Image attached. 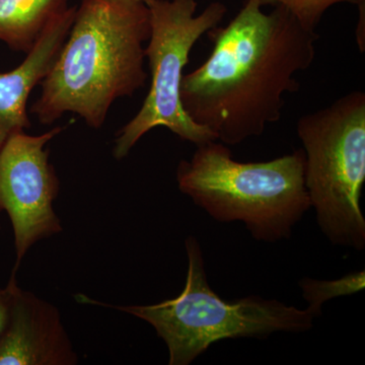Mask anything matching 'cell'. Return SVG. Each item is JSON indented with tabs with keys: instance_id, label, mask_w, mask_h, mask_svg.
<instances>
[{
	"instance_id": "1",
	"label": "cell",
	"mask_w": 365,
	"mask_h": 365,
	"mask_svg": "<svg viewBox=\"0 0 365 365\" xmlns=\"http://www.w3.org/2000/svg\"><path fill=\"white\" fill-rule=\"evenodd\" d=\"M263 7L245 0L227 25L209 31L210 55L182 78L185 111L225 145L260 136L279 121L285 96L299 90L297 74L316 58L317 31L283 7Z\"/></svg>"
},
{
	"instance_id": "2",
	"label": "cell",
	"mask_w": 365,
	"mask_h": 365,
	"mask_svg": "<svg viewBox=\"0 0 365 365\" xmlns=\"http://www.w3.org/2000/svg\"><path fill=\"white\" fill-rule=\"evenodd\" d=\"M150 35L144 4L83 0L31 113L43 125L73 113L101 128L117 98L145 85L144 44Z\"/></svg>"
},
{
	"instance_id": "3",
	"label": "cell",
	"mask_w": 365,
	"mask_h": 365,
	"mask_svg": "<svg viewBox=\"0 0 365 365\" xmlns=\"http://www.w3.org/2000/svg\"><path fill=\"white\" fill-rule=\"evenodd\" d=\"M304 163L302 148L268 162H237L227 145L212 140L180 162L177 182L213 220L242 222L256 241L276 242L289 239L311 208Z\"/></svg>"
},
{
	"instance_id": "4",
	"label": "cell",
	"mask_w": 365,
	"mask_h": 365,
	"mask_svg": "<svg viewBox=\"0 0 365 365\" xmlns=\"http://www.w3.org/2000/svg\"><path fill=\"white\" fill-rule=\"evenodd\" d=\"M188 271L184 290L172 299L148 306H119L76 295L81 304L118 309L143 319L155 329L169 350L170 365H188L218 341L237 338L265 339L275 333H304L314 327L309 309L276 299L250 295L225 300L209 285L198 240L185 242Z\"/></svg>"
},
{
	"instance_id": "5",
	"label": "cell",
	"mask_w": 365,
	"mask_h": 365,
	"mask_svg": "<svg viewBox=\"0 0 365 365\" xmlns=\"http://www.w3.org/2000/svg\"><path fill=\"white\" fill-rule=\"evenodd\" d=\"M304 184L317 222L336 246L362 251L365 218V93L350 91L328 107L299 118Z\"/></svg>"
},
{
	"instance_id": "6",
	"label": "cell",
	"mask_w": 365,
	"mask_h": 365,
	"mask_svg": "<svg viewBox=\"0 0 365 365\" xmlns=\"http://www.w3.org/2000/svg\"><path fill=\"white\" fill-rule=\"evenodd\" d=\"M197 0H153L150 9V35L144 54L150 67V91L138 113L114 140L113 155L123 160L146 133L165 127L182 140L200 145L215 136L188 116L181 101L184 69L197 41L220 25L227 7L209 4L196 14Z\"/></svg>"
},
{
	"instance_id": "7",
	"label": "cell",
	"mask_w": 365,
	"mask_h": 365,
	"mask_svg": "<svg viewBox=\"0 0 365 365\" xmlns=\"http://www.w3.org/2000/svg\"><path fill=\"white\" fill-rule=\"evenodd\" d=\"M63 129L56 126L40 135L14 134L0 150V212H6L13 225V274L34 245L63 230L54 210L60 181L46 148Z\"/></svg>"
},
{
	"instance_id": "8",
	"label": "cell",
	"mask_w": 365,
	"mask_h": 365,
	"mask_svg": "<svg viewBox=\"0 0 365 365\" xmlns=\"http://www.w3.org/2000/svg\"><path fill=\"white\" fill-rule=\"evenodd\" d=\"M78 353L56 307L21 289L16 276L0 334V365H76Z\"/></svg>"
},
{
	"instance_id": "9",
	"label": "cell",
	"mask_w": 365,
	"mask_h": 365,
	"mask_svg": "<svg viewBox=\"0 0 365 365\" xmlns=\"http://www.w3.org/2000/svg\"><path fill=\"white\" fill-rule=\"evenodd\" d=\"M76 7H67L48 25L25 60L13 71L0 72V150L11 136L31 127L26 104L66 42Z\"/></svg>"
},
{
	"instance_id": "10",
	"label": "cell",
	"mask_w": 365,
	"mask_h": 365,
	"mask_svg": "<svg viewBox=\"0 0 365 365\" xmlns=\"http://www.w3.org/2000/svg\"><path fill=\"white\" fill-rule=\"evenodd\" d=\"M68 0H0V41L16 52L33 49Z\"/></svg>"
},
{
	"instance_id": "11",
	"label": "cell",
	"mask_w": 365,
	"mask_h": 365,
	"mask_svg": "<svg viewBox=\"0 0 365 365\" xmlns=\"http://www.w3.org/2000/svg\"><path fill=\"white\" fill-rule=\"evenodd\" d=\"M302 297L307 302V309L319 318L322 307L328 300L356 294L365 287L364 270L352 272L336 280H318L302 278L299 281Z\"/></svg>"
},
{
	"instance_id": "12",
	"label": "cell",
	"mask_w": 365,
	"mask_h": 365,
	"mask_svg": "<svg viewBox=\"0 0 365 365\" xmlns=\"http://www.w3.org/2000/svg\"><path fill=\"white\" fill-rule=\"evenodd\" d=\"M262 6H281L289 11L306 28L316 31L331 7L348 4L359 6L365 0H260Z\"/></svg>"
},
{
	"instance_id": "13",
	"label": "cell",
	"mask_w": 365,
	"mask_h": 365,
	"mask_svg": "<svg viewBox=\"0 0 365 365\" xmlns=\"http://www.w3.org/2000/svg\"><path fill=\"white\" fill-rule=\"evenodd\" d=\"M16 274L11 273L6 287H0V334L6 326L9 318V307L13 297V281Z\"/></svg>"
},
{
	"instance_id": "14",
	"label": "cell",
	"mask_w": 365,
	"mask_h": 365,
	"mask_svg": "<svg viewBox=\"0 0 365 365\" xmlns=\"http://www.w3.org/2000/svg\"><path fill=\"white\" fill-rule=\"evenodd\" d=\"M365 4H360L357 6L359 9V21L357 25L356 40L359 45L360 52L364 53L365 50V37H364V14Z\"/></svg>"
},
{
	"instance_id": "15",
	"label": "cell",
	"mask_w": 365,
	"mask_h": 365,
	"mask_svg": "<svg viewBox=\"0 0 365 365\" xmlns=\"http://www.w3.org/2000/svg\"><path fill=\"white\" fill-rule=\"evenodd\" d=\"M111 1L122 4H144L148 6L153 0H111Z\"/></svg>"
}]
</instances>
